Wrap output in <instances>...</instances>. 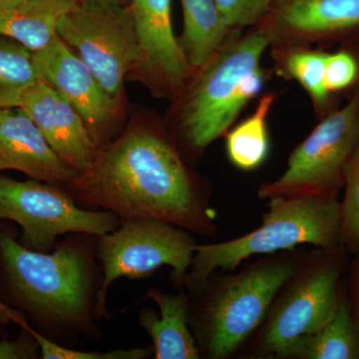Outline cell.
I'll return each mask as SVG.
<instances>
[{"mask_svg": "<svg viewBox=\"0 0 359 359\" xmlns=\"http://www.w3.org/2000/svg\"><path fill=\"white\" fill-rule=\"evenodd\" d=\"M302 255L297 250H283L245 264L238 273H212L190 295L189 325L201 358L240 355Z\"/></svg>", "mask_w": 359, "mask_h": 359, "instance_id": "277c9868", "label": "cell"}, {"mask_svg": "<svg viewBox=\"0 0 359 359\" xmlns=\"http://www.w3.org/2000/svg\"><path fill=\"white\" fill-rule=\"evenodd\" d=\"M25 314L16 321L21 327V334L18 339L9 341L0 339V359H34L41 358V351L37 340L25 327Z\"/></svg>", "mask_w": 359, "mask_h": 359, "instance_id": "4316f807", "label": "cell"}, {"mask_svg": "<svg viewBox=\"0 0 359 359\" xmlns=\"http://www.w3.org/2000/svg\"><path fill=\"white\" fill-rule=\"evenodd\" d=\"M107 1L123 2L124 0H107ZM124 4V2H123Z\"/></svg>", "mask_w": 359, "mask_h": 359, "instance_id": "4dcf8cb0", "label": "cell"}, {"mask_svg": "<svg viewBox=\"0 0 359 359\" xmlns=\"http://www.w3.org/2000/svg\"><path fill=\"white\" fill-rule=\"evenodd\" d=\"M65 188L77 203L103 208L121 222L154 219L203 237L219 233L211 184L157 127H136L103 146L88 171Z\"/></svg>", "mask_w": 359, "mask_h": 359, "instance_id": "6da1fadb", "label": "cell"}, {"mask_svg": "<svg viewBox=\"0 0 359 359\" xmlns=\"http://www.w3.org/2000/svg\"><path fill=\"white\" fill-rule=\"evenodd\" d=\"M278 98V91L264 94L254 113L224 135L226 157L240 171H255L268 159L271 149L268 120Z\"/></svg>", "mask_w": 359, "mask_h": 359, "instance_id": "44dd1931", "label": "cell"}, {"mask_svg": "<svg viewBox=\"0 0 359 359\" xmlns=\"http://www.w3.org/2000/svg\"><path fill=\"white\" fill-rule=\"evenodd\" d=\"M42 132L49 145L79 175L88 171L99 147L78 111L43 79L26 90L20 105Z\"/></svg>", "mask_w": 359, "mask_h": 359, "instance_id": "5bb4252c", "label": "cell"}, {"mask_svg": "<svg viewBox=\"0 0 359 359\" xmlns=\"http://www.w3.org/2000/svg\"><path fill=\"white\" fill-rule=\"evenodd\" d=\"M222 15L231 28L254 27L271 8L273 0H215Z\"/></svg>", "mask_w": 359, "mask_h": 359, "instance_id": "484cf974", "label": "cell"}, {"mask_svg": "<svg viewBox=\"0 0 359 359\" xmlns=\"http://www.w3.org/2000/svg\"><path fill=\"white\" fill-rule=\"evenodd\" d=\"M268 39L256 27L238 30L199 69L175 100L173 140L187 160L199 159L224 136L273 70L263 67Z\"/></svg>", "mask_w": 359, "mask_h": 359, "instance_id": "3957f363", "label": "cell"}, {"mask_svg": "<svg viewBox=\"0 0 359 359\" xmlns=\"http://www.w3.org/2000/svg\"><path fill=\"white\" fill-rule=\"evenodd\" d=\"M96 236L76 233L49 252H35L0 231V289L14 309L56 344L96 339L95 302L101 287Z\"/></svg>", "mask_w": 359, "mask_h": 359, "instance_id": "7a4b0ae2", "label": "cell"}, {"mask_svg": "<svg viewBox=\"0 0 359 359\" xmlns=\"http://www.w3.org/2000/svg\"><path fill=\"white\" fill-rule=\"evenodd\" d=\"M346 189L341 205V244L359 252V146L344 174Z\"/></svg>", "mask_w": 359, "mask_h": 359, "instance_id": "cb8c5ba5", "label": "cell"}, {"mask_svg": "<svg viewBox=\"0 0 359 359\" xmlns=\"http://www.w3.org/2000/svg\"><path fill=\"white\" fill-rule=\"evenodd\" d=\"M197 245L191 231L154 219H125L115 231L98 237L97 259L103 276L96 297V320L109 318L107 292L118 278H149L169 266L174 285L181 290Z\"/></svg>", "mask_w": 359, "mask_h": 359, "instance_id": "ba28073f", "label": "cell"}, {"mask_svg": "<svg viewBox=\"0 0 359 359\" xmlns=\"http://www.w3.org/2000/svg\"><path fill=\"white\" fill-rule=\"evenodd\" d=\"M60 186L37 180L0 177V219L15 222L22 230L20 244L35 252H49L66 233L102 237L115 231L121 219L110 211L82 209Z\"/></svg>", "mask_w": 359, "mask_h": 359, "instance_id": "30bf717a", "label": "cell"}, {"mask_svg": "<svg viewBox=\"0 0 359 359\" xmlns=\"http://www.w3.org/2000/svg\"><path fill=\"white\" fill-rule=\"evenodd\" d=\"M25 327L37 340L43 359H144L153 354L150 347H136L131 349H115L107 353H90V351H76L65 346L56 344L39 334L37 330L25 320Z\"/></svg>", "mask_w": 359, "mask_h": 359, "instance_id": "d4e9b609", "label": "cell"}, {"mask_svg": "<svg viewBox=\"0 0 359 359\" xmlns=\"http://www.w3.org/2000/svg\"><path fill=\"white\" fill-rule=\"evenodd\" d=\"M351 283V295H348V301L351 313L359 330V257L353 264Z\"/></svg>", "mask_w": 359, "mask_h": 359, "instance_id": "83f0119b", "label": "cell"}, {"mask_svg": "<svg viewBox=\"0 0 359 359\" xmlns=\"http://www.w3.org/2000/svg\"><path fill=\"white\" fill-rule=\"evenodd\" d=\"M346 248L304 252L273 297L259 330L241 358L278 359L297 339L320 330L334 314L344 292Z\"/></svg>", "mask_w": 359, "mask_h": 359, "instance_id": "8992f818", "label": "cell"}, {"mask_svg": "<svg viewBox=\"0 0 359 359\" xmlns=\"http://www.w3.org/2000/svg\"><path fill=\"white\" fill-rule=\"evenodd\" d=\"M58 36L86 63L104 90L119 98L125 76L138 69L141 48L130 6L80 0L61 18Z\"/></svg>", "mask_w": 359, "mask_h": 359, "instance_id": "9c48e42d", "label": "cell"}, {"mask_svg": "<svg viewBox=\"0 0 359 359\" xmlns=\"http://www.w3.org/2000/svg\"><path fill=\"white\" fill-rule=\"evenodd\" d=\"M325 86L337 100L349 98L359 89V36L337 44L328 51L325 62Z\"/></svg>", "mask_w": 359, "mask_h": 359, "instance_id": "603a6c76", "label": "cell"}, {"mask_svg": "<svg viewBox=\"0 0 359 359\" xmlns=\"http://www.w3.org/2000/svg\"><path fill=\"white\" fill-rule=\"evenodd\" d=\"M40 79L32 52L0 36V108L18 107L26 90Z\"/></svg>", "mask_w": 359, "mask_h": 359, "instance_id": "7402d4cb", "label": "cell"}, {"mask_svg": "<svg viewBox=\"0 0 359 359\" xmlns=\"http://www.w3.org/2000/svg\"><path fill=\"white\" fill-rule=\"evenodd\" d=\"M4 325H0V339H2V337H4Z\"/></svg>", "mask_w": 359, "mask_h": 359, "instance_id": "f546056e", "label": "cell"}, {"mask_svg": "<svg viewBox=\"0 0 359 359\" xmlns=\"http://www.w3.org/2000/svg\"><path fill=\"white\" fill-rule=\"evenodd\" d=\"M359 146V89L347 103L318 120L297 145L278 179L259 187L257 197H320L337 199L344 174Z\"/></svg>", "mask_w": 359, "mask_h": 359, "instance_id": "52a82bcc", "label": "cell"}, {"mask_svg": "<svg viewBox=\"0 0 359 359\" xmlns=\"http://www.w3.org/2000/svg\"><path fill=\"white\" fill-rule=\"evenodd\" d=\"M4 170L55 186H66L78 177L20 107L0 108V171Z\"/></svg>", "mask_w": 359, "mask_h": 359, "instance_id": "9a60e30c", "label": "cell"}, {"mask_svg": "<svg viewBox=\"0 0 359 359\" xmlns=\"http://www.w3.org/2000/svg\"><path fill=\"white\" fill-rule=\"evenodd\" d=\"M172 0H132V14L141 48L138 70L161 96L176 99L192 68L175 36Z\"/></svg>", "mask_w": 359, "mask_h": 359, "instance_id": "7c38bea8", "label": "cell"}, {"mask_svg": "<svg viewBox=\"0 0 359 359\" xmlns=\"http://www.w3.org/2000/svg\"><path fill=\"white\" fill-rule=\"evenodd\" d=\"M183 32L180 46L192 70L199 69L238 30L231 28L215 0H181Z\"/></svg>", "mask_w": 359, "mask_h": 359, "instance_id": "ffe728a7", "label": "cell"}, {"mask_svg": "<svg viewBox=\"0 0 359 359\" xmlns=\"http://www.w3.org/2000/svg\"><path fill=\"white\" fill-rule=\"evenodd\" d=\"M74 0H0V36L18 42L32 53L43 50L58 36L59 21Z\"/></svg>", "mask_w": 359, "mask_h": 359, "instance_id": "e0dca14e", "label": "cell"}, {"mask_svg": "<svg viewBox=\"0 0 359 359\" xmlns=\"http://www.w3.org/2000/svg\"><path fill=\"white\" fill-rule=\"evenodd\" d=\"M21 311L18 309L9 308L8 306L0 299V325H7L11 323H16V320L22 316Z\"/></svg>", "mask_w": 359, "mask_h": 359, "instance_id": "f1b7e54d", "label": "cell"}, {"mask_svg": "<svg viewBox=\"0 0 359 359\" xmlns=\"http://www.w3.org/2000/svg\"><path fill=\"white\" fill-rule=\"evenodd\" d=\"M273 74L285 80H294L306 90L318 120L340 107L325 86L327 48L313 46L271 47Z\"/></svg>", "mask_w": 359, "mask_h": 359, "instance_id": "ac0fdd59", "label": "cell"}, {"mask_svg": "<svg viewBox=\"0 0 359 359\" xmlns=\"http://www.w3.org/2000/svg\"><path fill=\"white\" fill-rule=\"evenodd\" d=\"M334 249L341 244V205L335 198L273 197L263 224L249 233L218 244L197 245L183 287L193 294L217 269L233 271L252 256H268L297 245Z\"/></svg>", "mask_w": 359, "mask_h": 359, "instance_id": "5b68a950", "label": "cell"}, {"mask_svg": "<svg viewBox=\"0 0 359 359\" xmlns=\"http://www.w3.org/2000/svg\"><path fill=\"white\" fill-rule=\"evenodd\" d=\"M145 299L157 304L160 313L144 308L139 313V325L150 335L156 359H200L188 316L190 294L181 289L178 294H165L151 287Z\"/></svg>", "mask_w": 359, "mask_h": 359, "instance_id": "2e32d148", "label": "cell"}, {"mask_svg": "<svg viewBox=\"0 0 359 359\" xmlns=\"http://www.w3.org/2000/svg\"><path fill=\"white\" fill-rule=\"evenodd\" d=\"M74 1H80V0H74Z\"/></svg>", "mask_w": 359, "mask_h": 359, "instance_id": "1f68e13d", "label": "cell"}, {"mask_svg": "<svg viewBox=\"0 0 359 359\" xmlns=\"http://www.w3.org/2000/svg\"><path fill=\"white\" fill-rule=\"evenodd\" d=\"M278 359H359V330L346 290L332 318L290 344Z\"/></svg>", "mask_w": 359, "mask_h": 359, "instance_id": "d6986e66", "label": "cell"}, {"mask_svg": "<svg viewBox=\"0 0 359 359\" xmlns=\"http://www.w3.org/2000/svg\"><path fill=\"white\" fill-rule=\"evenodd\" d=\"M33 57L42 79L78 111L100 149L104 129L114 119L117 99L104 90L86 63L59 36Z\"/></svg>", "mask_w": 359, "mask_h": 359, "instance_id": "4fadbf2b", "label": "cell"}, {"mask_svg": "<svg viewBox=\"0 0 359 359\" xmlns=\"http://www.w3.org/2000/svg\"><path fill=\"white\" fill-rule=\"evenodd\" d=\"M269 48H328L359 36V0H273L256 26Z\"/></svg>", "mask_w": 359, "mask_h": 359, "instance_id": "8fae6325", "label": "cell"}]
</instances>
